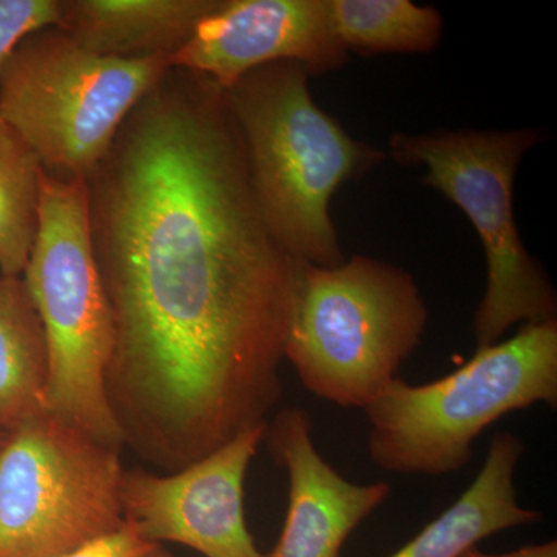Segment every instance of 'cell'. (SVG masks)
Listing matches in <instances>:
<instances>
[{
  "mask_svg": "<svg viewBox=\"0 0 557 557\" xmlns=\"http://www.w3.org/2000/svg\"><path fill=\"white\" fill-rule=\"evenodd\" d=\"M60 24V0H0V65L25 36Z\"/></svg>",
  "mask_w": 557,
  "mask_h": 557,
  "instance_id": "e0dca14e",
  "label": "cell"
},
{
  "mask_svg": "<svg viewBox=\"0 0 557 557\" xmlns=\"http://www.w3.org/2000/svg\"><path fill=\"white\" fill-rule=\"evenodd\" d=\"M156 544L143 541L129 525L67 557H145Z\"/></svg>",
  "mask_w": 557,
  "mask_h": 557,
  "instance_id": "ac0fdd59",
  "label": "cell"
},
{
  "mask_svg": "<svg viewBox=\"0 0 557 557\" xmlns=\"http://www.w3.org/2000/svg\"><path fill=\"white\" fill-rule=\"evenodd\" d=\"M7 435H9V432H0V449H2L3 443H5Z\"/></svg>",
  "mask_w": 557,
  "mask_h": 557,
  "instance_id": "44dd1931",
  "label": "cell"
},
{
  "mask_svg": "<svg viewBox=\"0 0 557 557\" xmlns=\"http://www.w3.org/2000/svg\"><path fill=\"white\" fill-rule=\"evenodd\" d=\"M523 450L525 445L518 435L497 432L472 485L388 557H461L493 534L542 520V512L519 505L515 474Z\"/></svg>",
  "mask_w": 557,
  "mask_h": 557,
  "instance_id": "4fadbf2b",
  "label": "cell"
},
{
  "mask_svg": "<svg viewBox=\"0 0 557 557\" xmlns=\"http://www.w3.org/2000/svg\"><path fill=\"white\" fill-rule=\"evenodd\" d=\"M267 426L249 429L174 474L124 469L126 525L149 544L174 542L205 557H263L245 520L244 486Z\"/></svg>",
  "mask_w": 557,
  "mask_h": 557,
  "instance_id": "9c48e42d",
  "label": "cell"
},
{
  "mask_svg": "<svg viewBox=\"0 0 557 557\" xmlns=\"http://www.w3.org/2000/svg\"><path fill=\"white\" fill-rule=\"evenodd\" d=\"M84 180L42 170L38 236L22 278L49 348L47 410L123 448L106 397L112 319L91 247Z\"/></svg>",
  "mask_w": 557,
  "mask_h": 557,
  "instance_id": "8992f818",
  "label": "cell"
},
{
  "mask_svg": "<svg viewBox=\"0 0 557 557\" xmlns=\"http://www.w3.org/2000/svg\"><path fill=\"white\" fill-rule=\"evenodd\" d=\"M307 410L285 408L267 426L271 456L288 472V511L276 547L263 557H341L348 536L391 496L384 482L357 485L338 474L311 438Z\"/></svg>",
  "mask_w": 557,
  "mask_h": 557,
  "instance_id": "8fae6325",
  "label": "cell"
},
{
  "mask_svg": "<svg viewBox=\"0 0 557 557\" xmlns=\"http://www.w3.org/2000/svg\"><path fill=\"white\" fill-rule=\"evenodd\" d=\"M461 557H557V542L548 541L545 544L528 545V547L504 553V555H487L475 547L468 549Z\"/></svg>",
  "mask_w": 557,
  "mask_h": 557,
  "instance_id": "d6986e66",
  "label": "cell"
},
{
  "mask_svg": "<svg viewBox=\"0 0 557 557\" xmlns=\"http://www.w3.org/2000/svg\"><path fill=\"white\" fill-rule=\"evenodd\" d=\"M333 32L359 53H428L438 46L443 17L409 0H329Z\"/></svg>",
  "mask_w": 557,
  "mask_h": 557,
  "instance_id": "9a60e30c",
  "label": "cell"
},
{
  "mask_svg": "<svg viewBox=\"0 0 557 557\" xmlns=\"http://www.w3.org/2000/svg\"><path fill=\"white\" fill-rule=\"evenodd\" d=\"M40 174L35 153L0 121V274L22 277L39 228Z\"/></svg>",
  "mask_w": 557,
  "mask_h": 557,
  "instance_id": "2e32d148",
  "label": "cell"
},
{
  "mask_svg": "<svg viewBox=\"0 0 557 557\" xmlns=\"http://www.w3.org/2000/svg\"><path fill=\"white\" fill-rule=\"evenodd\" d=\"M145 557H174V556H172L171 553L168 552V549H164L163 547H161V545H156V547L150 549L148 555H146Z\"/></svg>",
  "mask_w": 557,
  "mask_h": 557,
  "instance_id": "ffe728a7",
  "label": "cell"
},
{
  "mask_svg": "<svg viewBox=\"0 0 557 557\" xmlns=\"http://www.w3.org/2000/svg\"><path fill=\"white\" fill-rule=\"evenodd\" d=\"M347 57L333 32L329 0H222L170 64L228 90L273 62H299L319 75L343 67Z\"/></svg>",
  "mask_w": 557,
  "mask_h": 557,
  "instance_id": "30bf717a",
  "label": "cell"
},
{
  "mask_svg": "<svg viewBox=\"0 0 557 557\" xmlns=\"http://www.w3.org/2000/svg\"><path fill=\"white\" fill-rule=\"evenodd\" d=\"M222 0H60V24L104 58L172 57Z\"/></svg>",
  "mask_w": 557,
  "mask_h": 557,
  "instance_id": "7c38bea8",
  "label": "cell"
},
{
  "mask_svg": "<svg viewBox=\"0 0 557 557\" xmlns=\"http://www.w3.org/2000/svg\"><path fill=\"white\" fill-rule=\"evenodd\" d=\"M84 182L109 408L124 446L174 474L281 401L304 262L260 212L225 91L190 70H168Z\"/></svg>",
  "mask_w": 557,
  "mask_h": 557,
  "instance_id": "6da1fadb",
  "label": "cell"
},
{
  "mask_svg": "<svg viewBox=\"0 0 557 557\" xmlns=\"http://www.w3.org/2000/svg\"><path fill=\"white\" fill-rule=\"evenodd\" d=\"M539 403L557 405V319L478 348L443 379L421 386L395 380L364 408L369 456L395 474H453L467 467L487 426Z\"/></svg>",
  "mask_w": 557,
  "mask_h": 557,
  "instance_id": "3957f363",
  "label": "cell"
},
{
  "mask_svg": "<svg viewBox=\"0 0 557 557\" xmlns=\"http://www.w3.org/2000/svg\"><path fill=\"white\" fill-rule=\"evenodd\" d=\"M119 446L49 410L0 449V557H67L126 527Z\"/></svg>",
  "mask_w": 557,
  "mask_h": 557,
  "instance_id": "ba28073f",
  "label": "cell"
},
{
  "mask_svg": "<svg viewBox=\"0 0 557 557\" xmlns=\"http://www.w3.org/2000/svg\"><path fill=\"white\" fill-rule=\"evenodd\" d=\"M310 76L299 62H273L223 91L271 233L300 262L336 267L346 259L330 201L343 183L376 166L384 153L351 138L319 108Z\"/></svg>",
  "mask_w": 557,
  "mask_h": 557,
  "instance_id": "7a4b0ae2",
  "label": "cell"
},
{
  "mask_svg": "<svg viewBox=\"0 0 557 557\" xmlns=\"http://www.w3.org/2000/svg\"><path fill=\"white\" fill-rule=\"evenodd\" d=\"M541 141L531 129L395 134L391 156L426 168L423 182L471 220L485 248L487 278L472 322L478 347L493 346L516 324L556 319L557 296L516 225L512 188L520 160Z\"/></svg>",
  "mask_w": 557,
  "mask_h": 557,
  "instance_id": "52a82bcc",
  "label": "cell"
},
{
  "mask_svg": "<svg viewBox=\"0 0 557 557\" xmlns=\"http://www.w3.org/2000/svg\"><path fill=\"white\" fill-rule=\"evenodd\" d=\"M170 69V57L104 58L57 25L39 28L0 65V121L44 171L87 178L135 106Z\"/></svg>",
  "mask_w": 557,
  "mask_h": 557,
  "instance_id": "5b68a950",
  "label": "cell"
},
{
  "mask_svg": "<svg viewBox=\"0 0 557 557\" xmlns=\"http://www.w3.org/2000/svg\"><path fill=\"white\" fill-rule=\"evenodd\" d=\"M49 348L24 278L0 274V432L47 410Z\"/></svg>",
  "mask_w": 557,
  "mask_h": 557,
  "instance_id": "5bb4252c",
  "label": "cell"
},
{
  "mask_svg": "<svg viewBox=\"0 0 557 557\" xmlns=\"http://www.w3.org/2000/svg\"><path fill=\"white\" fill-rule=\"evenodd\" d=\"M428 321L408 271L366 256L302 263L285 359L314 397L364 409L397 380Z\"/></svg>",
  "mask_w": 557,
  "mask_h": 557,
  "instance_id": "277c9868",
  "label": "cell"
}]
</instances>
